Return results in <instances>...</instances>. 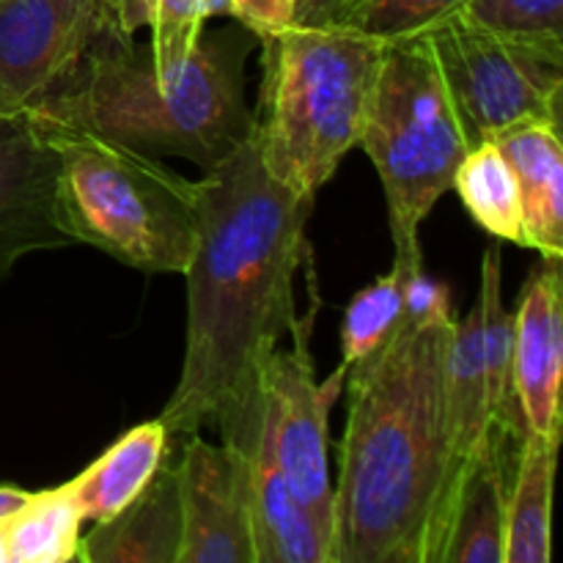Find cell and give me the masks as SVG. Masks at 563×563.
<instances>
[{"mask_svg":"<svg viewBox=\"0 0 563 563\" xmlns=\"http://www.w3.org/2000/svg\"><path fill=\"white\" fill-rule=\"evenodd\" d=\"M410 275L416 273L394 264L390 273L379 275L372 286L352 297L341 324V374L377 352L396 333L405 317V286Z\"/></svg>","mask_w":563,"mask_h":563,"instance_id":"22","label":"cell"},{"mask_svg":"<svg viewBox=\"0 0 563 563\" xmlns=\"http://www.w3.org/2000/svg\"><path fill=\"white\" fill-rule=\"evenodd\" d=\"M119 11H121V25H124V31L135 36V31H132V11H135V0H119Z\"/></svg>","mask_w":563,"mask_h":563,"instance_id":"30","label":"cell"},{"mask_svg":"<svg viewBox=\"0 0 563 563\" xmlns=\"http://www.w3.org/2000/svg\"><path fill=\"white\" fill-rule=\"evenodd\" d=\"M38 130L58 154L60 218L75 245L143 273L185 275L198 231L196 179L93 132Z\"/></svg>","mask_w":563,"mask_h":563,"instance_id":"5","label":"cell"},{"mask_svg":"<svg viewBox=\"0 0 563 563\" xmlns=\"http://www.w3.org/2000/svg\"><path fill=\"white\" fill-rule=\"evenodd\" d=\"M196 181L185 361L159 421L170 445L214 427L220 443L251 451L262 427V374L300 324L295 286L311 256L313 198L269 174L256 126Z\"/></svg>","mask_w":563,"mask_h":563,"instance_id":"1","label":"cell"},{"mask_svg":"<svg viewBox=\"0 0 563 563\" xmlns=\"http://www.w3.org/2000/svg\"><path fill=\"white\" fill-rule=\"evenodd\" d=\"M357 146L383 181L394 264L421 273L423 220L451 190L473 148L427 33L383 47Z\"/></svg>","mask_w":563,"mask_h":563,"instance_id":"6","label":"cell"},{"mask_svg":"<svg viewBox=\"0 0 563 563\" xmlns=\"http://www.w3.org/2000/svg\"><path fill=\"white\" fill-rule=\"evenodd\" d=\"M454 311L407 313L346 368L333 563H438L460 462L445 410Z\"/></svg>","mask_w":563,"mask_h":563,"instance_id":"2","label":"cell"},{"mask_svg":"<svg viewBox=\"0 0 563 563\" xmlns=\"http://www.w3.org/2000/svg\"><path fill=\"white\" fill-rule=\"evenodd\" d=\"M297 0H229V16L240 20L262 42L295 25Z\"/></svg>","mask_w":563,"mask_h":563,"instance_id":"26","label":"cell"},{"mask_svg":"<svg viewBox=\"0 0 563 563\" xmlns=\"http://www.w3.org/2000/svg\"><path fill=\"white\" fill-rule=\"evenodd\" d=\"M251 49V38L231 33L201 36L179 71L159 75L148 47H137L130 33H113L25 115L38 126L86 130L209 170L256 126L245 102Z\"/></svg>","mask_w":563,"mask_h":563,"instance_id":"3","label":"cell"},{"mask_svg":"<svg viewBox=\"0 0 563 563\" xmlns=\"http://www.w3.org/2000/svg\"><path fill=\"white\" fill-rule=\"evenodd\" d=\"M113 33L119 0H0V115L42 102Z\"/></svg>","mask_w":563,"mask_h":563,"instance_id":"9","label":"cell"},{"mask_svg":"<svg viewBox=\"0 0 563 563\" xmlns=\"http://www.w3.org/2000/svg\"><path fill=\"white\" fill-rule=\"evenodd\" d=\"M445 410H449L451 445L456 462L467 460L478 440L495 423L493 390H489V352L484 344L478 302L465 319H456L445 350Z\"/></svg>","mask_w":563,"mask_h":563,"instance_id":"18","label":"cell"},{"mask_svg":"<svg viewBox=\"0 0 563 563\" xmlns=\"http://www.w3.org/2000/svg\"><path fill=\"white\" fill-rule=\"evenodd\" d=\"M559 443L561 440L533 432L522 434L506 495L504 563L550 561V509Z\"/></svg>","mask_w":563,"mask_h":563,"instance_id":"19","label":"cell"},{"mask_svg":"<svg viewBox=\"0 0 563 563\" xmlns=\"http://www.w3.org/2000/svg\"><path fill=\"white\" fill-rule=\"evenodd\" d=\"M471 146L526 121L563 119V38L520 36L462 11L427 31Z\"/></svg>","mask_w":563,"mask_h":563,"instance_id":"7","label":"cell"},{"mask_svg":"<svg viewBox=\"0 0 563 563\" xmlns=\"http://www.w3.org/2000/svg\"><path fill=\"white\" fill-rule=\"evenodd\" d=\"M203 20H212V16H229V0H201Z\"/></svg>","mask_w":563,"mask_h":563,"instance_id":"29","label":"cell"},{"mask_svg":"<svg viewBox=\"0 0 563 563\" xmlns=\"http://www.w3.org/2000/svg\"><path fill=\"white\" fill-rule=\"evenodd\" d=\"M31 495L33 493H27V489L11 487V484H0V522L14 517L16 511L31 500Z\"/></svg>","mask_w":563,"mask_h":563,"instance_id":"28","label":"cell"},{"mask_svg":"<svg viewBox=\"0 0 563 563\" xmlns=\"http://www.w3.org/2000/svg\"><path fill=\"white\" fill-rule=\"evenodd\" d=\"M289 350H275L262 374V429L291 495L333 528V478L328 465V410L341 390L344 374L335 372L319 385L308 352L306 324H297Z\"/></svg>","mask_w":563,"mask_h":563,"instance_id":"8","label":"cell"},{"mask_svg":"<svg viewBox=\"0 0 563 563\" xmlns=\"http://www.w3.org/2000/svg\"><path fill=\"white\" fill-rule=\"evenodd\" d=\"M350 0H297L295 25H333L341 22V14Z\"/></svg>","mask_w":563,"mask_h":563,"instance_id":"27","label":"cell"},{"mask_svg":"<svg viewBox=\"0 0 563 563\" xmlns=\"http://www.w3.org/2000/svg\"><path fill=\"white\" fill-rule=\"evenodd\" d=\"M86 522L69 482L33 493L31 500L3 522L9 563L77 561L80 528Z\"/></svg>","mask_w":563,"mask_h":563,"instance_id":"21","label":"cell"},{"mask_svg":"<svg viewBox=\"0 0 563 563\" xmlns=\"http://www.w3.org/2000/svg\"><path fill=\"white\" fill-rule=\"evenodd\" d=\"M462 14L504 33L563 38V0H467Z\"/></svg>","mask_w":563,"mask_h":563,"instance_id":"25","label":"cell"},{"mask_svg":"<svg viewBox=\"0 0 563 563\" xmlns=\"http://www.w3.org/2000/svg\"><path fill=\"white\" fill-rule=\"evenodd\" d=\"M454 187L467 214L500 242L528 247L520 190L509 163L493 141H482L465 154L454 176ZM531 251V247H528Z\"/></svg>","mask_w":563,"mask_h":563,"instance_id":"20","label":"cell"},{"mask_svg":"<svg viewBox=\"0 0 563 563\" xmlns=\"http://www.w3.org/2000/svg\"><path fill=\"white\" fill-rule=\"evenodd\" d=\"M170 454V440L163 421L137 423L121 434L104 454H99L69 482L82 517L108 522L143 493L154 473Z\"/></svg>","mask_w":563,"mask_h":563,"instance_id":"17","label":"cell"},{"mask_svg":"<svg viewBox=\"0 0 563 563\" xmlns=\"http://www.w3.org/2000/svg\"><path fill=\"white\" fill-rule=\"evenodd\" d=\"M520 190L528 247L563 258V143L553 121H526L493 137Z\"/></svg>","mask_w":563,"mask_h":563,"instance_id":"16","label":"cell"},{"mask_svg":"<svg viewBox=\"0 0 563 563\" xmlns=\"http://www.w3.org/2000/svg\"><path fill=\"white\" fill-rule=\"evenodd\" d=\"M3 522H0V563H9V544H5V526H3Z\"/></svg>","mask_w":563,"mask_h":563,"instance_id":"31","label":"cell"},{"mask_svg":"<svg viewBox=\"0 0 563 563\" xmlns=\"http://www.w3.org/2000/svg\"><path fill=\"white\" fill-rule=\"evenodd\" d=\"M247 520L256 563H333V528L291 495L262 438L247 451Z\"/></svg>","mask_w":563,"mask_h":563,"instance_id":"14","label":"cell"},{"mask_svg":"<svg viewBox=\"0 0 563 563\" xmlns=\"http://www.w3.org/2000/svg\"><path fill=\"white\" fill-rule=\"evenodd\" d=\"M262 44V159L280 185L313 198L361 141L385 44L341 22L291 25Z\"/></svg>","mask_w":563,"mask_h":563,"instance_id":"4","label":"cell"},{"mask_svg":"<svg viewBox=\"0 0 563 563\" xmlns=\"http://www.w3.org/2000/svg\"><path fill=\"white\" fill-rule=\"evenodd\" d=\"M563 275L559 258H542L511 313V388L526 432L561 440Z\"/></svg>","mask_w":563,"mask_h":563,"instance_id":"12","label":"cell"},{"mask_svg":"<svg viewBox=\"0 0 563 563\" xmlns=\"http://www.w3.org/2000/svg\"><path fill=\"white\" fill-rule=\"evenodd\" d=\"M201 0H135L132 31L148 27L152 64L159 75L179 71L203 36Z\"/></svg>","mask_w":563,"mask_h":563,"instance_id":"23","label":"cell"},{"mask_svg":"<svg viewBox=\"0 0 563 563\" xmlns=\"http://www.w3.org/2000/svg\"><path fill=\"white\" fill-rule=\"evenodd\" d=\"M522 434V423H493L462 462L438 563H504L509 454L520 445Z\"/></svg>","mask_w":563,"mask_h":563,"instance_id":"13","label":"cell"},{"mask_svg":"<svg viewBox=\"0 0 563 563\" xmlns=\"http://www.w3.org/2000/svg\"><path fill=\"white\" fill-rule=\"evenodd\" d=\"M465 3L467 0H350L341 14V25L390 44L432 31L465 9Z\"/></svg>","mask_w":563,"mask_h":563,"instance_id":"24","label":"cell"},{"mask_svg":"<svg viewBox=\"0 0 563 563\" xmlns=\"http://www.w3.org/2000/svg\"><path fill=\"white\" fill-rule=\"evenodd\" d=\"M181 548V506L176 462L159 465L152 482L130 506L97 522L80 537L77 561L82 563H176Z\"/></svg>","mask_w":563,"mask_h":563,"instance_id":"15","label":"cell"},{"mask_svg":"<svg viewBox=\"0 0 563 563\" xmlns=\"http://www.w3.org/2000/svg\"><path fill=\"white\" fill-rule=\"evenodd\" d=\"M75 245L60 218L58 154L25 113L0 115V280L22 256Z\"/></svg>","mask_w":563,"mask_h":563,"instance_id":"11","label":"cell"},{"mask_svg":"<svg viewBox=\"0 0 563 563\" xmlns=\"http://www.w3.org/2000/svg\"><path fill=\"white\" fill-rule=\"evenodd\" d=\"M181 548L176 563H256L247 520V451L201 432L179 440Z\"/></svg>","mask_w":563,"mask_h":563,"instance_id":"10","label":"cell"}]
</instances>
